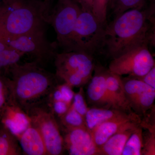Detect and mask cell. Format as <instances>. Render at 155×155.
Returning <instances> with one entry per match:
<instances>
[{
  "label": "cell",
  "mask_w": 155,
  "mask_h": 155,
  "mask_svg": "<svg viewBox=\"0 0 155 155\" xmlns=\"http://www.w3.org/2000/svg\"><path fill=\"white\" fill-rule=\"evenodd\" d=\"M12 101L10 78L0 75V117L6 106Z\"/></svg>",
  "instance_id": "obj_25"
},
{
  "label": "cell",
  "mask_w": 155,
  "mask_h": 155,
  "mask_svg": "<svg viewBox=\"0 0 155 155\" xmlns=\"http://www.w3.org/2000/svg\"><path fill=\"white\" fill-rule=\"evenodd\" d=\"M94 71L87 90L89 101L96 107L113 108L106 86L107 69L102 66H95Z\"/></svg>",
  "instance_id": "obj_13"
},
{
  "label": "cell",
  "mask_w": 155,
  "mask_h": 155,
  "mask_svg": "<svg viewBox=\"0 0 155 155\" xmlns=\"http://www.w3.org/2000/svg\"><path fill=\"white\" fill-rule=\"evenodd\" d=\"M18 140L22 151L25 155H47L41 134L32 123L21 134Z\"/></svg>",
  "instance_id": "obj_17"
},
{
  "label": "cell",
  "mask_w": 155,
  "mask_h": 155,
  "mask_svg": "<svg viewBox=\"0 0 155 155\" xmlns=\"http://www.w3.org/2000/svg\"><path fill=\"white\" fill-rule=\"evenodd\" d=\"M26 113L41 134L47 155L62 154L65 149L64 138L55 115L49 108L39 104L28 109Z\"/></svg>",
  "instance_id": "obj_8"
},
{
  "label": "cell",
  "mask_w": 155,
  "mask_h": 155,
  "mask_svg": "<svg viewBox=\"0 0 155 155\" xmlns=\"http://www.w3.org/2000/svg\"><path fill=\"white\" fill-rule=\"evenodd\" d=\"M22 154V149L17 137L0 122V155Z\"/></svg>",
  "instance_id": "obj_19"
},
{
  "label": "cell",
  "mask_w": 155,
  "mask_h": 155,
  "mask_svg": "<svg viewBox=\"0 0 155 155\" xmlns=\"http://www.w3.org/2000/svg\"><path fill=\"white\" fill-rule=\"evenodd\" d=\"M0 122L17 139L32 124L30 116L13 101L5 108L0 117Z\"/></svg>",
  "instance_id": "obj_12"
},
{
  "label": "cell",
  "mask_w": 155,
  "mask_h": 155,
  "mask_svg": "<svg viewBox=\"0 0 155 155\" xmlns=\"http://www.w3.org/2000/svg\"><path fill=\"white\" fill-rule=\"evenodd\" d=\"M154 66L155 60L149 45H144L113 58L108 69L120 76L136 77L144 75Z\"/></svg>",
  "instance_id": "obj_9"
},
{
  "label": "cell",
  "mask_w": 155,
  "mask_h": 155,
  "mask_svg": "<svg viewBox=\"0 0 155 155\" xmlns=\"http://www.w3.org/2000/svg\"><path fill=\"white\" fill-rule=\"evenodd\" d=\"M127 112L114 108H89L85 116L87 128L91 132L97 126L108 120L123 115ZM130 113V112H129Z\"/></svg>",
  "instance_id": "obj_18"
},
{
  "label": "cell",
  "mask_w": 155,
  "mask_h": 155,
  "mask_svg": "<svg viewBox=\"0 0 155 155\" xmlns=\"http://www.w3.org/2000/svg\"><path fill=\"white\" fill-rule=\"evenodd\" d=\"M56 75L71 87H79L91 79L95 64L92 55L81 51L57 53Z\"/></svg>",
  "instance_id": "obj_4"
},
{
  "label": "cell",
  "mask_w": 155,
  "mask_h": 155,
  "mask_svg": "<svg viewBox=\"0 0 155 155\" xmlns=\"http://www.w3.org/2000/svg\"><path fill=\"white\" fill-rule=\"evenodd\" d=\"M8 47V46L4 42L0 40V51H2Z\"/></svg>",
  "instance_id": "obj_30"
},
{
  "label": "cell",
  "mask_w": 155,
  "mask_h": 155,
  "mask_svg": "<svg viewBox=\"0 0 155 155\" xmlns=\"http://www.w3.org/2000/svg\"><path fill=\"white\" fill-rule=\"evenodd\" d=\"M24 55V53L10 47L0 51V75L8 77L11 67L19 63Z\"/></svg>",
  "instance_id": "obj_20"
},
{
  "label": "cell",
  "mask_w": 155,
  "mask_h": 155,
  "mask_svg": "<svg viewBox=\"0 0 155 155\" xmlns=\"http://www.w3.org/2000/svg\"><path fill=\"white\" fill-rule=\"evenodd\" d=\"M51 4L47 0H2L0 35L46 33L51 25Z\"/></svg>",
  "instance_id": "obj_2"
},
{
  "label": "cell",
  "mask_w": 155,
  "mask_h": 155,
  "mask_svg": "<svg viewBox=\"0 0 155 155\" xmlns=\"http://www.w3.org/2000/svg\"><path fill=\"white\" fill-rule=\"evenodd\" d=\"M83 11H92L93 0H75Z\"/></svg>",
  "instance_id": "obj_29"
},
{
  "label": "cell",
  "mask_w": 155,
  "mask_h": 155,
  "mask_svg": "<svg viewBox=\"0 0 155 155\" xmlns=\"http://www.w3.org/2000/svg\"><path fill=\"white\" fill-rule=\"evenodd\" d=\"M140 119L139 115L131 112L102 122L91 132L95 144L98 149L99 148L111 137L121 130L127 123Z\"/></svg>",
  "instance_id": "obj_14"
},
{
  "label": "cell",
  "mask_w": 155,
  "mask_h": 155,
  "mask_svg": "<svg viewBox=\"0 0 155 155\" xmlns=\"http://www.w3.org/2000/svg\"><path fill=\"white\" fill-rule=\"evenodd\" d=\"M2 0H0V2H1V1H2Z\"/></svg>",
  "instance_id": "obj_32"
},
{
  "label": "cell",
  "mask_w": 155,
  "mask_h": 155,
  "mask_svg": "<svg viewBox=\"0 0 155 155\" xmlns=\"http://www.w3.org/2000/svg\"><path fill=\"white\" fill-rule=\"evenodd\" d=\"M59 118L66 130L86 127L84 117L75 110L71 105L67 112Z\"/></svg>",
  "instance_id": "obj_23"
},
{
  "label": "cell",
  "mask_w": 155,
  "mask_h": 155,
  "mask_svg": "<svg viewBox=\"0 0 155 155\" xmlns=\"http://www.w3.org/2000/svg\"><path fill=\"white\" fill-rule=\"evenodd\" d=\"M66 130L67 133L64 138V144L69 155H99L98 149L87 127Z\"/></svg>",
  "instance_id": "obj_11"
},
{
  "label": "cell",
  "mask_w": 155,
  "mask_h": 155,
  "mask_svg": "<svg viewBox=\"0 0 155 155\" xmlns=\"http://www.w3.org/2000/svg\"><path fill=\"white\" fill-rule=\"evenodd\" d=\"M0 40L7 45L27 54L42 65L53 58L57 54V42L52 43L48 40L46 33L27 34L17 36L0 35Z\"/></svg>",
  "instance_id": "obj_7"
},
{
  "label": "cell",
  "mask_w": 155,
  "mask_h": 155,
  "mask_svg": "<svg viewBox=\"0 0 155 155\" xmlns=\"http://www.w3.org/2000/svg\"><path fill=\"white\" fill-rule=\"evenodd\" d=\"M84 94L83 89L81 87L78 92L75 94L71 106L85 119V115L89 108Z\"/></svg>",
  "instance_id": "obj_26"
},
{
  "label": "cell",
  "mask_w": 155,
  "mask_h": 155,
  "mask_svg": "<svg viewBox=\"0 0 155 155\" xmlns=\"http://www.w3.org/2000/svg\"><path fill=\"white\" fill-rule=\"evenodd\" d=\"M134 78L141 81L150 86L155 89V66H154L144 75L140 77Z\"/></svg>",
  "instance_id": "obj_28"
},
{
  "label": "cell",
  "mask_w": 155,
  "mask_h": 155,
  "mask_svg": "<svg viewBox=\"0 0 155 155\" xmlns=\"http://www.w3.org/2000/svg\"><path fill=\"white\" fill-rule=\"evenodd\" d=\"M154 1L140 9H132L115 17L105 28L104 46L114 58L142 45L155 46Z\"/></svg>",
  "instance_id": "obj_1"
},
{
  "label": "cell",
  "mask_w": 155,
  "mask_h": 155,
  "mask_svg": "<svg viewBox=\"0 0 155 155\" xmlns=\"http://www.w3.org/2000/svg\"><path fill=\"white\" fill-rule=\"evenodd\" d=\"M81 8L75 0H57L51 15V25L57 35V45L63 52L73 51L72 37Z\"/></svg>",
  "instance_id": "obj_6"
},
{
  "label": "cell",
  "mask_w": 155,
  "mask_h": 155,
  "mask_svg": "<svg viewBox=\"0 0 155 155\" xmlns=\"http://www.w3.org/2000/svg\"><path fill=\"white\" fill-rule=\"evenodd\" d=\"M143 148V127L140 125L127 140L122 151V155H142Z\"/></svg>",
  "instance_id": "obj_21"
},
{
  "label": "cell",
  "mask_w": 155,
  "mask_h": 155,
  "mask_svg": "<svg viewBox=\"0 0 155 155\" xmlns=\"http://www.w3.org/2000/svg\"><path fill=\"white\" fill-rule=\"evenodd\" d=\"M105 28L92 11L81 9L72 37L73 51L92 55L104 46Z\"/></svg>",
  "instance_id": "obj_5"
},
{
  "label": "cell",
  "mask_w": 155,
  "mask_h": 155,
  "mask_svg": "<svg viewBox=\"0 0 155 155\" xmlns=\"http://www.w3.org/2000/svg\"><path fill=\"white\" fill-rule=\"evenodd\" d=\"M106 86L113 108L127 113L133 112L126 97L121 76L107 69Z\"/></svg>",
  "instance_id": "obj_15"
},
{
  "label": "cell",
  "mask_w": 155,
  "mask_h": 155,
  "mask_svg": "<svg viewBox=\"0 0 155 155\" xmlns=\"http://www.w3.org/2000/svg\"><path fill=\"white\" fill-rule=\"evenodd\" d=\"M12 101L26 111L47 98L56 84L55 78L34 61L15 64L9 70Z\"/></svg>",
  "instance_id": "obj_3"
},
{
  "label": "cell",
  "mask_w": 155,
  "mask_h": 155,
  "mask_svg": "<svg viewBox=\"0 0 155 155\" xmlns=\"http://www.w3.org/2000/svg\"><path fill=\"white\" fill-rule=\"evenodd\" d=\"M154 0H112L110 5L115 17L132 9H140Z\"/></svg>",
  "instance_id": "obj_22"
},
{
  "label": "cell",
  "mask_w": 155,
  "mask_h": 155,
  "mask_svg": "<svg viewBox=\"0 0 155 155\" xmlns=\"http://www.w3.org/2000/svg\"><path fill=\"white\" fill-rule=\"evenodd\" d=\"M141 121L140 119L127 123L100 147L99 155H122L125 143L136 128L140 125Z\"/></svg>",
  "instance_id": "obj_16"
},
{
  "label": "cell",
  "mask_w": 155,
  "mask_h": 155,
  "mask_svg": "<svg viewBox=\"0 0 155 155\" xmlns=\"http://www.w3.org/2000/svg\"><path fill=\"white\" fill-rule=\"evenodd\" d=\"M147 135L143 137L142 155H155V130H148Z\"/></svg>",
  "instance_id": "obj_27"
},
{
  "label": "cell",
  "mask_w": 155,
  "mask_h": 155,
  "mask_svg": "<svg viewBox=\"0 0 155 155\" xmlns=\"http://www.w3.org/2000/svg\"><path fill=\"white\" fill-rule=\"evenodd\" d=\"M112 0H93L92 13L104 26L107 25L108 7Z\"/></svg>",
  "instance_id": "obj_24"
},
{
  "label": "cell",
  "mask_w": 155,
  "mask_h": 155,
  "mask_svg": "<svg viewBox=\"0 0 155 155\" xmlns=\"http://www.w3.org/2000/svg\"><path fill=\"white\" fill-rule=\"evenodd\" d=\"M47 1H49V2H52L53 0H47Z\"/></svg>",
  "instance_id": "obj_31"
},
{
  "label": "cell",
  "mask_w": 155,
  "mask_h": 155,
  "mask_svg": "<svg viewBox=\"0 0 155 155\" xmlns=\"http://www.w3.org/2000/svg\"><path fill=\"white\" fill-rule=\"evenodd\" d=\"M126 97L131 110L140 116L153 107L155 89L135 78H122Z\"/></svg>",
  "instance_id": "obj_10"
}]
</instances>
